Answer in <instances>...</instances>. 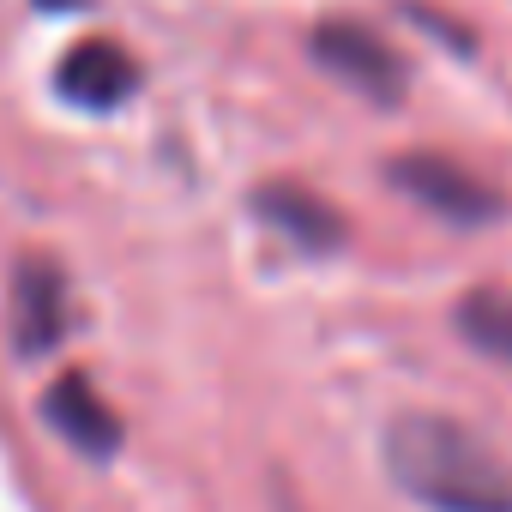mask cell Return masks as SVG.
I'll return each instance as SVG.
<instances>
[{"label": "cell", "mask_w": 512, "mask_h": 512, "mask_svg": "<svg viewBox=\"0 0 512 512\" xmlns=\"http://www.w3.org/2000/svg\"><path fill=\"white\" fill-rule=\"evenodd\" d=\"M380 452L386 476L428 512H512V464L452 416H392Z\"/></svg>", "instance_id": "6da1fadb"}, {"label": "cell", "mask_w": 512, "mask_h": 512, "mask_svg": "<svg viewBox=\"0 0 512 512\" xmlns=\"http://www.w3.org/2000/svg\"><path fill=\"white\" fill-rule=\"evenodd\" d=\"M386 187L404 193L410 205H422L428 217L452 223V229H488L506 217V193L476 175L470 163L446 157V151H404L386 163Z\"/></svg>", "instance_id": "7a4b0ae2"}, {"label": "cell", "mask_w": 512, "mask_h": 512, "mask_svg": "<svg viewBox=\"0 0 512 512\" xmlns=\"http://www.w3.org/2000/svg\"><path fill=\"white\" fill-rule=\"evenodd\" d=\"M308 55L326 79H338L344 91H356L380 109L404 103V91H410V61L362 19H320L308 37Z\"/></svg>", "instance_id": "3957f363"}, {"label": "cell", "mask_w": 512, "mask_h": 512, "mask_svg": "<svg viewBox=\"0 0 512 512\" xmlns=\"http://www.w3.org/2000/svg\"><path fill=\"white\" fill-rule=\"evenodd\" d=\"M73 278L55 253H19L13 266V284H7V332H13V350L25 362H43L55 356L67 338H73Z\"/></svg>", "instance_id": "277c9868"}, {"label": "cell", "mask_w": 512, "mask_h": 512, "mask_svg": "<svg viewBox=\"0 0 512 512\" xmlns=\"http://www.w3.org/2000/svg\"><path fill=\"white\" fill-rule=\"evenodd\" d=\"M49 85H55V97H61L67 109L115 115L121 103H133V97H139L145 67H139V55H133L121 37H79V43L55 61Z\"/></svg>", "instance_id": "5b68a950"}, {"label": "cell", "mask_w": 512, "mask_h": 512, "mask_svg": "<svg viewBox=\"0 0 512 512\" xmlns=\"http://www.w3.org/2000/svg\"><path fill=\"white\" fill-rule=\"evenodd\" d=\"M247 205H253V217H260L278 241H290L296 253H338V247L350 241V217H344L320 187H308V181H296V175L260 181V187L247 193Z\"/></svg>", "instance_id": "8992f818"}, {"label": "cell", "mask_w": 512, "mask_h": 512, "mask_svg": "<svg viewBox=\"0 0 512 512\" xmlns=\"http://www.w3.org/2000/svg\"><path fill=\"white\" fill-rule=\"evenodd\" d=\"M43 422H49L79 458H91V464H109V458L121 452V440H127L121 410H115V404L97 392V380L79 374V368L55 374V386L43 392Z\"/></svg>", "instance_id": "52a82bcc"}, {"label": "cell", "mask_w": 512, "mask_h": 512, "mask_svg": "<svg viewBox=\"0 0 512 512\" xmlns=\"http://www.w3.org/2000/svg\"><path fill=\"white\" fill-rule=\"evenodd\" d=\"M452 326H458V338H464L476 356H488V362H512V290H500V284L470 290V296L458 302Z\"/></svg>", "instance_id": "ba28073f"}, {"label": "cell", "mask_w": 512, "mask_h": 512, "mask_svg": "<svg viewBox=\"0 0 512 512\" xmlns=\"http://www.w3.org/2000/svg\"><path fill=\"white\" fill-rule=\"evenodd\" d=\"M37 7H49V13H73V7H85V0H37Z\"/></svg>", "instance_id": "9c48e42d"}]
</instances>
